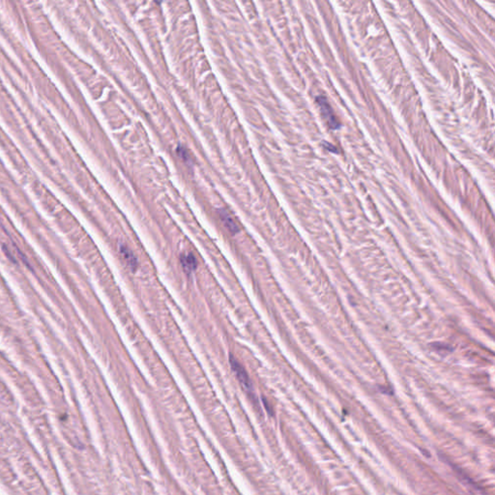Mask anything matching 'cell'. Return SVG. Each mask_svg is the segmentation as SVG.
Wrapping results in <instances>:
<instances>
[{"label": "cell", "mask_w": 495, "mask_h": 495, "mask_svg": "<svg viewBox=\"0 0 495 495\" xmlns=\"http://www.w3.org/2000/svg\"><path fill=\"white\" fill-rule=\"evenodd\" d=\"M180 263L183 267V270L186 273L193 272L197 267V261L193 254L191 253H184L180 256Z\"/></svg>", "instance_id": "cell-5"}, {"label": "cell", "mask_w": 495, "mask_h": 495, "mask_svg": "<svg viewBox=\"0 0 495 495\" xmlns=\"http://www.w3.org/2000/svg\"><path fill=\"white\" fill-rule=\"evenodd\" d=\"M323 145L324 146H328V147H324V148H326L327 150H329V151H331V152L338 153V150H337V149L335 148V146H333L332 144H330V143H328V142H326V141H325V142H323Z\"/></svg>", "instance_id": "cell-6"}, {"label": "cell", "mask_w": 495, "mask_h": 495, "mask_svg": "<svg viewBox=\"0 0 495 495\" xmlns=\"http://www.w3.org/2000/svg\"><path fill=\"white\" fill-rule=\"evenodd\" d=\"M229 364H230V367H231L233 372L235 373L236 378L243 386V388L246 390V392L248 394V396L251 398V400H254V403H255V398H254L253 392H252V385L249 380V377H248V374L246 370L244 369V367L240 363L238 362L235 358H233L232 356H230V358H229Z\"/></svg>", "instance_id": "cell-1"}, {"label": "cell", "mask_w": 495, "mask_h": 495, "mask_svg": "<svg viewBox=\"0 0 495 495\" xmlns=\"http://www.w3.org/2000/svg\"><path fill=\"white\" fill-rule=\"evenodd\" d=\"M218 214H219V217H220L221 221L223 222L224 226L227 228L229 232H231L232 234H235L239 231V227H238L237 223L230 216V214L228 211L224 209L219 210Z\"/></svg>", "instance_id": "cell-4"}, {"label": "cell", "mask_w": 495, "mask_h": 495, "mask_svg": "<svg viewBox=\"0 0 495 495\" xmlns=\"http://www.w3.org/2000/svg\"><path fill=\"white\" fill-rule=\"evenodd\" d=\"M315 101H316V104L318 105V107L320 108V113L323 116L328 127L331 130H339L341 128V124L337 120L335 114H334V111H333L332 107L330 106V104L328 103L327 99L322 95L317 96Z\"/></svg>", "instance_id": "cell-2"}, {"label": "cell", "mask_w": 495, "mask_h": 495, "mask_svg": "<svg viewBox=\"0 0 495 495\" xmlns=\"http://www.w3.org/2000/svg\"><path fill=\"white\" fill-rule=\"evenodd\" d=\"M119 252L122 255L127 266L129 267L133 272H134L138 266V261H137L136 256L133 253V250L128 246H126L125 244L121 243V244H119Z\"/></svg>", "instance_id": "cell-3"}]
</instances>
